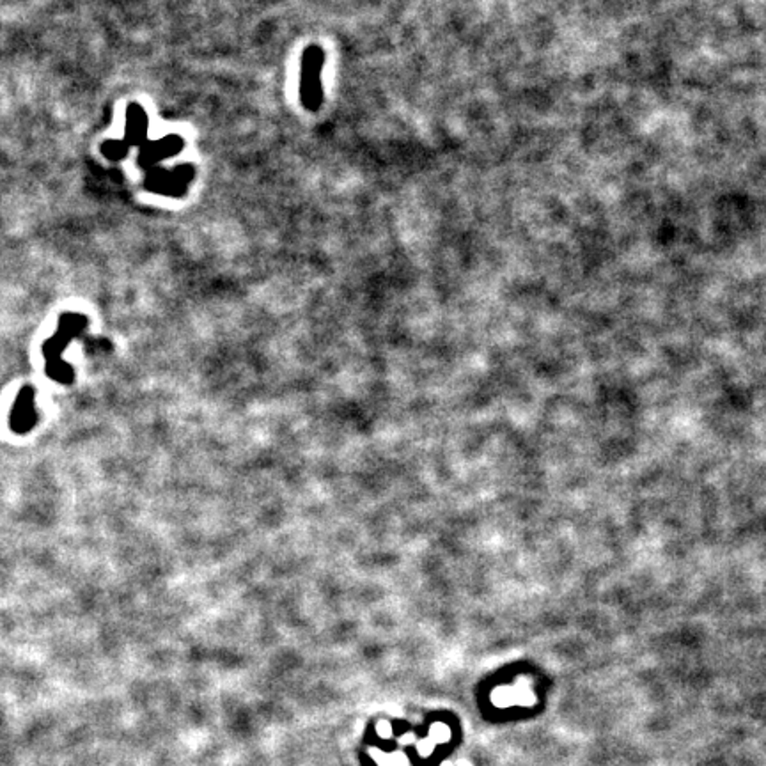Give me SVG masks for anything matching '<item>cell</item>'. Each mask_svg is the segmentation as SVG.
Returning <instances> with one entry per match:
<instances>
[{
    "instance_id": "obj_2",
    "label": "cell",
    "mask_w": 766,
    "mask_h": 766,
    "mask_svg": "<svg viewBox=\"0 0 766 766\" xmlns=\"http://www.w3.org/2000/svg\"><path fill=\"white\" fill-rule=\"evenodd\" d=\"M323 66V52L318 46L307 48L302 66V101L309 110H318L321 103L320 72Z\"/></svg>"
},
{
    "instance_id": "obj_3",
    "label": "cell",
    "mask_w": 766,
    "mask_h": 766,
    "mask_svg": "<svg viewBox=\"0 0 766 766\" xmlns=\"http://www.w3.org/2000/svg\"><path fill=\"white\" fill-rule=\"evenodd\" d=\"M38 423L36 412V390L31 385L22 387L18 397L9 414V426L14 433L25 435Z\"/></svg>"
},
{
    "instance_id": "obj_1",
    "label": "cell",
    "mask_w": 766,
    "mask_h": 766,
    "mask_svg": "<svg viewBox=\"0 0 766 766\" xmlns=\"http://www.w3.org/2000/svg\"><path fill=\"white\" fill-rule=\"evenodd\" d=\"M84 325L85 320L79 314L62 316L59 330L55 332V336L46 340L43 353L46 359V375L52 380L64 385L73 382V368L62 360V351L66 349L70 340L84 329Z\"/></svg>"
}]
</instances>
